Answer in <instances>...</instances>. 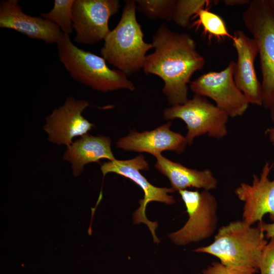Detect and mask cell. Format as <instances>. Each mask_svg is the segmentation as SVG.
Returning a JSON list of instances; mask_svg holds the SVG:
<instances>
[{
  "instance_id": "cell-21",
  "label": "cell",
  "mask_w": 274,
  "mask_h": 274,
  "mask_svg": "<svg viewBox=\"0 0 274 274\" xmlns=\"http://www.w3.org/2000/svg\"><path fill=\"white\" fill-rule=\"evenodd\" d=\"M196 16L198 17V19L194 24L201 25L204 33L208 34L209 38L214 37L218 40L226 38L232 40V35L229 33L224 21L218 15L204 8L201 9Z\"/></svg>"
},
{
  "instance_id": "cell-2",
  "label": "cell",
  "mask_w": 274,
  "mask_h": 274,
  "mask_svg": "<svg viewBox=\"0 0 274 274\" xmlns=\"http://www.w3.org/2000/svg\"><path fill=\"white\" fill-rule=\"evenodd\" d=\"M260 227L236 220L221 226L209 245L193 250L217 257L223 265L257 273L262 252L267 244Z\"/></svg>"
},
{
  "instance_id": "cell-5",
  "label": "cell",
  "mask_w": 274,
  "mask_h": 274,
  "mask_svg": "<svg viewBox=\"0 0 274 274\" xmlns=\"http://www.w3.org/2000/svg\"><path fill=\"white\" fill-rule=\"evenodd\" d=\"M258 47L262 106L274 124V9L267 0H253L242 17Z\"/></svg>"
},
{
  "instance_id": "cell-15",
  "label": "cell",
  "mask_w": 274,
  "mask_h": 274,
  "mask_svg": "<svg viewBox=\"0 0 274 274\" xmlns=\"http://www.w3.org/2000/svg\"><path fill=\"white\" fill-rule=\"evenodd\" d=\"M170 122L154 130L139 132L135 130L127 136L120 139L117 147L125 151L146 152L155 157L164 151L182 153L187 142L185 136L170 130Z\"/></svg>"
},
{
  "instance_id": "cell-18",
  "label": "cell",
  "mask_w": 274,
  "mask_h": 274,
  "mask_svg": "<svg viewBox=\"0 0 274 274\" xmlns=\"http://www.w3.org/2000/svg\"><path fill=\"white\" fill-rule=\"evenodd\" d=\"M75 0H55L53 8L41 16L57 25L61 31L70 35L74 29L73 6Z\"/></svg>"
},
{
  "instance_id": "cell-10",
  "label": "cell",
  "mask_w": 274,
  "mask_h": 274,
  "mask_svg": "<svg viewBox=\"0 0 274 274\" xmlns=\"http://www.w3.org/2000/svg\"><path fill=\"white\" fill-rule=\"evenodd\" d=\"M118 0H75L73 6L74 41L91 45L104 40L110 29V18L119 12Z\"/></svg>"
},
{
  "instance_id": "cell-20",
  "label": "cell",
  "mask_w": 274,
  "mask_h": 274,
  "mask_svg": "<svg viewBox=\"0 0 274 274\" xmlns=\"http://www.w3.org/2000/svg\"><path fill=\"white\" fill-rule=\"evenodd\" d=\"M136 9L152 19L172 21L176 0H136Z\"/></svg>"
},
{
  "instance_id": "cell-6",
  "label": "cell",
  "mask_w": 274,
  "mask_h": 274,
  "mask_svg": "<svg viewBox=\"0 0 274 274\" xmlns=\"http://www.w3.org/2000/svg\"><path fill=\"white\" fill-rule=\"evenodd\" d=\"M163 117L169 120L180 119L185 123L187 129L185 138L189 146L195 138L202 135L220 140L228 134L227 124L229 117L206 97L194 94L192 98L182 105L166 108Z\"/></svg>"
},
{
  "instance_id": "cell-4",
  "label": "cell",
  "mask_w": 274,
  "mask_h": 274,
  "mask_svg": "<svg viewBox=\"0 0 274 274\" xmlns=\"http://www.w3.org/2000/svg\"><path fill=\"white\" fill-rule=\"evenodd\" d=\"M56 44L60 61L76 81L102 92L135 89L125 74L111 69L102 57L77 47L70 35L63 33Z\"/></svg>"
},
{
  "instance_id": "cell-17",
  "label": "cell",
  "mask_w": 274,
  "mask_h": 274,
  "mask_svg": "<svg viewBox=\"0 0 274 274\" xmlns=\"http://www.w3.org/2000/svg\"><path fill=\"white\" fill-rule=\"evenodd\" d=\"M111 144V140L109 137L86 134L66 147L63 159L71 163L73 174L77 177L88 163H100L99 160L104 158L110 161L115 160Z\"/></svg>"
},
{
  "instance_id": "cell-7",
  "label": "cell",
  "mask_w": 274,
  "mask_h": 274,
  "mask_svg": "<svg viewBox=\"0 0 274 274\" xmlns=\"http://www.w3.org/2000/svg\"><path fill=\"white\" fill-rule=\"evenodd\" d=\"M188 214V219L180 229L168 236L175 245L185 246L211 237L218 222V202L210 191L187 189L178 191Z\"/></svg>"
},
{
  "instance_id": "cell-1",
  "label": "cell",
  "mask_w": 274,
  "mask_h": 274,
  "mask_svg": "<svg viewBox=\"0 0 274 274\" xmlns=\"http://www.w3.org/2000/svg\"><path fill=\"white\" fill-rule=\"evenodd\" d=\"M152 44L154 51L146 57L144 73L163 80L162 91L169 105L185 103L190 79L205 63L195 41L189 34L174 31L163 23L153 35Z\"/></svg>"
},
{
  "instance_id": "cell-3",
  "label": "cell",
  "mask_w": 274,
  "mask_h": 274,
  "mask_svg": "<svg viewBox=\"0 0 274 274\" xmlns=\"http://www.w3.org/2000/svg\"><path fill=\"white\" fill-rule=\"evenodd\" d=\"M125 3L120 20L104 40L100 54L109 64L129 76L143 68L146 54L153 46L144 40L135 1Z\"/></svg>"
},
{
  "instance_id": "cell-12",
  "label": "cell",
  "mask_w": 274,
  "mask_h": 274,
  "mask_svg": "<svg viewBox=\"0 0 274 274\" xmlns=\"http://www.w3.org/2000/svg\"><path fill=\"white\" fill-rule=\"evenodd\" d=\"M89 106L86 100L67 97L62 106L46 118L43 129L48 133L49 141L67 147L73 143L74 138L87 134L94 127L82 115Z\"/></svg>"
},
{
  "instance_id": "cell-8",
  "label": "cell",
  "mask_w": 274,
  "mask_h": 274,
  "mask_svg": "<svg viewBox=\"0 0 274 274\" xmlns=\"http://www.w3.org/2000/svg\"><path fill=\"white\" fill-rule=\"evenodd\" d=\"M101 171L105 176L106 174L113 173L128 178L138 185L144 191L143 199L139 200L140 207L133 215L134 224L141 223L146 224L149 229L154 242L158 244L160 240L155 233L158 227L157 222L150 221L146 215V208L151 201H158L167 204H173L176 201L172 195L168 193L174 192L170 188H162L152 185L142 175L140 170H148L149 164L143 155H140L129 160L115 159L104 163L100 166Z\"/></svg>"
},
{
  "instance_id": "cell-13",
  "label": "cell",
  "mask_w": 274,
  "mask_h": 274,
  "mask_svg": "<svg viewBox=\"0 0 274 274\" xmlns=\"http://www.w3.org/2000/svg\"><path fill=\"white\" fill-rule=\"evenodd\" d=\"M232 39L237 59L234 72L235 83L249 104L262 106L261 83L258 81L254 61L258 54L256 42L241 30L234 32Z\"/></svg>"
},
{
  "instance_id": "cell-26",
  "label": "cell",
  "mask_w": 274,
  "mask_h": 274,
  "mask_svg": "<svg viewBox=\"0 0 274 274\" xmlns=\"http://www.w3.org/2000/svg\"><path fill=\"white\" fill-rule=\"evenodd\" d=\"M265 134L268 137L269 142L274 146V126L267 128L265 131Z\"/></svg>"
},
{
  "instance_id": "cell-27",
  "label": "cell",
  "mask_w": 274,
  "mask_h": 274,
  "mask_svg": "<svg viewBox=\"0 0 274 274\" xmlns=\"http://www.w3.org/2000/svg\"><path fill=\"white\" fill-rule=\"evenodd\" d=\"M269 4L274 9V0H267Z\"/></svg>"
},
{
  "instance_id": "cell-19",
  "label": "cell",
  "mask_w": 274,
  "mask_h": 274,
  "mask_svg": "<svg viewBox=\"0 0 274 274\" xmlns=\"http://www.w3.org/2000/svg\"><path fill=\"white\" fill-rule=\"evenodd\" d=\"M216 1L176 0L172 21L180 27L186 28L190 25L191 18L201 10L207 8Z\"/></svg>"
},
{
  "instance_id": "cell-14",
  "label": "cell",
  "mask_w": 274,
  "mask_h": 274,
  "mask_svg": "<svg viewBox=\"0 0 274 274\" xmlns=\"http://www.w3.org/2000/svg\"><path fill=\"white\" fill-rule=\"evenodd\" d=\"M0 27L15 30L48 44H57L63 33L52 22L25 13L17 0L1 2Z\"/></svg>"
},
{
  "instance_id": "cell-25",
  "label": "cell",
  "mask_w": 274,
  "mask_h": 274,
  "mask_svg": "<svg viewBox=\"0 0 274 274\" xmlns=\"http://www.w3.org/2000/svg\"><path fill=\"white\" fill-rule=\"evenodd\" d=\"M249 0H223V2L227 6H242L247 4H249L250 3Z\"/></svg>"
},
{
  "instance_id": "cell-11",
  "label": "cell",
  "mask_w": 274,
  "mask_h": 274,
  "mask_svg": "<svg viewBox=\"0 0 274 274\" xmlns=\"http://www.w3.org/2000/svg\"><path fill=\"white\" fill-rule=\"evenodd\" d=\"M273 166V163L266 161L260 176L253 175L251 184L243 182L234 191L238 199L244 202L242 220L248 225L262 221L267 214L274 222V178L269 179Z\"/></svg>"
},
{
  "instance_id": "cell-24",
  "label": "cell",
  "mask_w": 274,
  "mask_h": 274,
  "mask_svg": "<svg viewBox=\"0 0 274 274\" xmlns=\"http://www.w3.org/2000/svg\"><path fill=\"white\" fill-rule=\"evenodd\" d=\"M258 225L264 233L265 238L267 239L274 237V222L268 223L262 220L258 223Z\"/></svg>"
},
{
  "instance_id": "cell-22",
  "label": "cell",
  "mask_w": 274,
  "mask_h": 274,
  "mask_svg": "<svg viewBox=\"0 0 274 274\" xmlns=\"http://www.w3.org/2000/svg\"><path fill=\"white\" fill-rule=\"evenodd\" d=\"M269 239L262 253L259 267L260 274H274V237Z\"/></svg>"
},
{
  "instance_id": "cell-9",
  "label": "cell",
  "mask_w": 274,
  "mask_h": 274,
  "mask_svg": "<svg viewBox=\"0 0 274 274\" xmlns=\"http://www.w3.org/2000/svg\"><path fill=\"white\" fill-rule=\"evenodd\" d=\"M235 62L231 60L220 72L204 74L191 82L190 88L195 94L208 97L230 117L241 116L249 102L234 80Z\"/></svg>"
},
{
  "instance_id": "cell-23",
  "label": "cell",
  "mask_w": 274,
  "mask_h": 274,
  "mask_svg": "<svg viewBox=\"0 0 274 274\" xmlns=\"http://www.w3.org/2000/svg\"><path fill=\"white\" fill-rule=\"evenodd\" d=\"M197 274H255V273L229 267L220 262L214 261Z\"/></svg>"
},
{
  "instance_id": "cell-16",
  "label": "cell",
  "mask_w": 274,
  "mask_h": 274,
  "mask_svg": "<svg viewBox=\"0 0 274 274\" xmlns=\"http://www.w3.org/2000/svg\"><path fill=\"white\" fill-rule=\"evenodd\" d=\"M155 157V167L168 179L174 192L191 187L211 191L217 187L218 180L210 169L190 168L167 159L161 154Z\"/></svg>"
}]
</instances>
